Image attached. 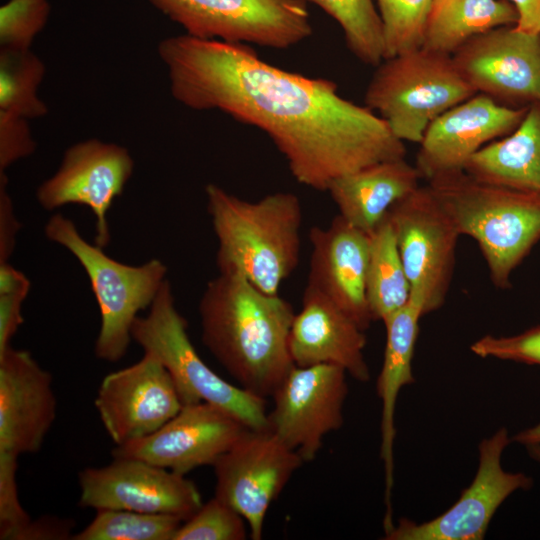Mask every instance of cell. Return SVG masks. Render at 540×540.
<instances>
[{
  "mask_svg": "<svg viewBox=\"0 0 540 540\" xmlns=\"http://www.w3.org/2000/svg\"><path fill=\"white\" fill-rule=\"evenodd\" d=\"M365 91V105L403 142L420 143L430 123L476 91L452 56L424 48L384 59Z\"/></svg>",
  "mask_w": 540,
  "mask_h": 540,
  "instance_id": "cell-7",
  "label": "cell"
},
{
  "mask_svg": "<svg viewBox=\"0 0 540 540\" xmlns=\"http://www.w3.org/2000/svg\"><path fill=\"white\" fill-rule=\"evenodd\" d=\"M7 185L6 172H0V264L9 262L20 230Z\"/></svg>",
  "mask_w": 540,
  "mask_h": 540,
  "instance_id": "cell-37",
  "label": "cell"
},
{
  "mask_svg": "<svg viewBox=\"0 0 540 540\" xmlns=\"http://www.w3.org/2000/svg\"><path fill=\"white\" fill-rule=\"evenodd\" d=\"M18 457L0 453V539L18 540L31 521L18 496Z\"/></svg>",
  "mask_w": 540,
  "mask_h": 540,
  "instance_id": "cell-35",
  "label": "cell"
},
{
  "mask_svg": "<svg viewBox=\"0 0 540 540\" xmlns=\"http://www.w3.org/2000/svg\"><path fill=\"white\" fill-rule=\"evenodd\" d=\"M198 311L202 342L216 360L240 387L272 396L295 366L289 352L291 303L240 273H219L207 283Z\"/></svg>",
  "mask_w": 540,
  "mask_h": 540,
  "instance_id": "cell-2",
  "label": "cell"
},
{
  "mask_svg": "<svg viewBox=\"0 0 540 540\" xmlns=\"http://www.w3.org/2000/svg\"><path fill=\"white\" fill-rule=\"evenodd\" d=\"M517 11L515 27L527 33H540V0H508Z\"/></svg>",
  "mask_w": 540,
  "mask_h": 540,
  "instance_id": "cell-39",
  "label": "cell"
},
{
  "mask_svg": "<svg viewBox=\"0 0 540 540\" xmlns=\"http://www.w3.org/2000/svg\"><path fill=\"white\" fill-rule=\"evenodd\" d=\"M94 405L116 446L154 433L183 407L171 375L147 352L136 363L107 374Z\"/></svg>",
  "mask_w": 540,
  "mask_h": 540,
  "instance_id": "cell-16",
  "label": "cell"
},
{
  "mask_svg": "<svg viewBox=\"0 0 540 540\" xmlns=\"http://www.w3.org/2000/svg\"><path fill=\"white\" fill-rule=\"evenodd\" d=\"M433 0H377L385 59L422 48Z\"/></svg>",
  "mask_w": 540,
  "mask_h": 540,
  "instance_id": "cell-30",
  "label": "cell"
},
{
  "mask_svg": "<svg viewBox=\"0 0 540 540\" xmlns=\"http://www.w3.org/2000/svg\"><path fill=\"white\" fill-rule=\"evenodd\" d=\"M346 375L334 364L294 366L272 395L268 430L304 462L313 460L324 437L343 425Z\"/></svg>",
  "mask_w": 540,
  "mask_h": 540,
  "instance_id": "cell-12",
  "label": "cell"
},
{
  "mask_svg": "<svg viewBox=\"0 0 540 540\" xmlns=\"http://www.w3.org/2000/svg\"><path fill=\"white\" fill-rule=\"evenodd\" d=\"M307 284L348 314L364 331L373 321L366 294L370 234L340 215L327 227L314 226Z\"/></svg>",
  "mask_w": 540,
  "mask_h": 540,
  "instance_id": "cell-20",
  "label": "cell"
},
{
  "mask_svg": "<svg viewBox=\"0 0 540 540\" xmlns=\"http://www.w3.org/2000/svg\"><path fill=\"white\" fill-rule=\"evenodd\" d=\"M200 39L287 49L312 35L306 0H149Z\"/></svg>",
  "mask_w": 540,
  "mask_h": 540,
  "instance_id": "cell-8",
  "label": "cell"
},
{
  "mask_svg": "<svg viewBox=\"0 0 540 540\" xmlns=\"http://www.w3.org/2000/svg\"><path fill=\"white\" fill-rule=\"evenodd\" d=\"M470 350L481 358L540 365V325L512 336L485 335Z\"/></svg>",
  "mask_w": 540,
  "mask_h": 540,
  "instance_id": "cell-34",
  "label": "cell"
},
{
  "mask_svg": "<svg viewBox=\"0 0 540 540\" xmlns=\"http://www.w3.org/2000/svg\"><path fill=\"white\" fill-rule=\"evenodd\" d=\"M366 294L373 321H385L411 299L393 227L387 217L369 233Z\"/></svg>",
  "mask_w": 540,
  "mask_h": 540,
  "instance_id": "cell-26",
  "label": "cell"
},
{
  "mask_svg": "<svg viewBox=\"0 0 540 540\" xmlns=\"http://www.w3.org/2000/svg\"><path fill=\"white\" fill-rule=\"evenodd\" d=\"M45 71L44 62L31 50H1L0 112L27 120L44 117L48 107L38 90Z\"/></svg>",
  "mask_w": 540,
  "mask_h": 540,
  "instance_id": "cell-27",
  "label": "cell"
},
{
  "mask_svg": "<svg viewBox=\"0 0 540 540\" xmlns=\"http://www.w3.org/2000/svg\"><path fill=\"white\" fill-rule=\"evenodd\" d=\"M135 163L129 150L113 142L90 138L69 146L55 173L36 189L38 204L47 211L76 204L96 218L95 244L110 240L107 214L131 178Z\"/></svg>",
  "mask_w": 540,
  "mask_h": 540,
  "instance_id": "cell-13",
  "label": "cell"
},
{
  "mask_svg": "<svg viewBox=\"0 0 540 540\" xmlns=\"http://www.w3.org/2000/svg\"><path fill=\"white\" fill-rule=\"evenodd\" d=\"M421 178L417 167L405 158L387 160L336 178L327 192L338 215L370 233L395 203L420 186Z\"/></svg>",
  "mask_w": 540,
  "mask_h": 540,
  "instance_id": "cell-22",
  "label": "cell"
},
{
  "mask_svg": "<svg viewBox=\"0 0 540 540\" xmlns=\"http://www.w3.org/2000/svg\"><path fill=\"white\" fill-rule=\"evenodd\" d=\"M184 520L175 515L129 510H97L94 519L72 540H173Z\"/></svg>",
  "mask_w": 540,
  "mask_h": 540,
  "instance_id": "cell-29",
  "label": "cell"
},
{
  "mask_svg": "<svg viewBox=\"0 0 540 540\" xmlns=\"http://www.w3.org/2000/svg\"><path fill=\"white\" fill-rule=\"evenodd\" d=\"M70 520L43 517L32 520L20 534L18 540L71 539Z\"/></svg>",
  "mask_w": 540,
  "mask_h": 540,
  "instance_id": "cell-38",
  "label": "cell"
},
{
  "mask_svg": "<svg viewBox=\"0 0 540 540\" xmlns=\"http://www.w3.org/2000/svg\"><path fill=\"white\" fill-rule=\"evenodd\" d=\"M505 427L483 439L472 483L444 513L423 523L402 518L385 532V540H481L500 505L515 491L528 490L531 477L505 471L503 451L511 442Z\"/></svg>",
  "mask_w": 540,
  "mask_h": 540,
  "instance_id": "cell-11",
  "label": "cell"
},
{
  "mask_svg": "<svg viewBox=\"0 0 540 540\" xmlns=\"http://www.w3.org/2000/svg\"><path fill=\"white\" fill-rule=\"evenodd\" d=\"M205 194L219 273H240L263 292L279 294L300 259L299 197L280 191L248 201L214 183L205 187Z\"/></svg>",
  "mask_w": 540,
  "mask_h": 540,
  "instance_id": "cell-3",
  "label": "cell"
},
{
  "mask_svg": "<svg viewBox=\"0 0 540 540\" xmlns=\"http://www.w3.org/2000/svg\"><path fill=\"white\" fill-rule=\"evenodd\" d=\"M44 234L68 250L88 276L100 312L96 357L110 363L119 361L132 341L131 329L138 313L151 306L167 280V266L157 258L141 265L119 262L104 248L84 239L75 223L60 213L48 219Z\"/></svg>",
  "mask_w": 540,
  "mask_h": 540,
  "instance_id": "cell-5",
  "label": "cell"
},
{
  "mask_svg": "<svg viewBox=\"0 0 540 540\" xmlns=\"http://www.w3.org/2000/svg\"><path fill=\"white\" fill-rule=\"evenodd\" d=\"M529 455L540 464V445L526 446Z\"/></svg>",
  "mask_w": 540,
  "mask_h": 540,
  "instance_id": "cell-41",
  "label": "cell"
},
{
  "mask_svg": "<svg viewBox=\"0 0 540 540\" xmlns=\"http://www.w3.org/2000/svg\"><path fill=\"white\" fill-rule=\"evenodd\" d=\"M28 121L0 112V172L35 152L36 142Z\"/></svg>",
  "mask_w": 540,
  "mask_h": 540,
  "instance_id": "cell-36",
  "label": "cell"
},
{
  "mask_svg": "<svg viewBox=\"0 0 540 540\" xmlns=\"http://www.w3.org/2000/svg\"><path fill=\"white\" fill-rule=\"evenodd\" d=\"M248 429L210 403L184 405L154 433L115 446L112 456L142 460L185 475L200 466H213Z\"/></svg>",
  "mask_w": 540,
  "mask_h": 540,
  "instance_id": "cell-17",
  "label": "cell"
},
{
  "mask_svg": "<svg viewBox=\"0 0 540 540\" xmlns=\"http://www.w3.org/2000/svg\"><path fill=\"white\" fill-rule=\"evenodd\" d=\"M157 52L177 102L260 129L308 188L327 191L340 176L405 158L386 121L342 97L332 80L280 69L249 45L188 34L163 39Z\"/></svg>",
  "mask_w": 540,
  "mask_h": 540,
  "instance_id": "cell-1",
  "label": "cell"
},
{
  "mask_svg": "<svg viewBox=\"0 0 540 540\" xmlns=\"http://www.w3.org/2000/svg\"><path fill=\"white\" fill-rule=\"evenodd\" d=\"M49 14L48 0H8L0 8L1 50H30Z\"/></svg>",
  "mask_w": 540,
  "mask_h": 540,
  "instance_id": "cell-32",
  "label": "cell"
},
{
  "mask_svg": "<svg viewBox=\"0 0 540 540\" xmlns=\"http://www.w3.org/2000/svg\"><path fill=\"white\" fill-rule=\"evenodd\" d=\"M425 315L422 305L414 300L389 316L382 368L377 380V394L382 402L380 457L385 472V519H392L393 445L396 435L395 407L402 387L415 382L412 359L419 331V320Z\"/></svg>",
  "mask_w": 540,
  "mask_h": 540,
  "instance_id": "cell-23",
  "label": "cell"
},
{
  "mask_svg": "<svg viewBox=\"0 0 540 540\" xmlns=\"http://www.w3.org/2000/svg\"><path fill=\"white\" fill-rule=\"evenodd\" d=\"M246 524L235 509L214 496L181 524L173 540H244Z\"/></svg>",
  "mask_w": 540,
  "mask_h": 540,
  "instance_id": "cell-31",
  "label": "cell"
},
{
  "mask_svg": "<svg viewBox=\"0 0 540 540\" xmlns=\"http://www.w3.org/2000/svg\"><path fill=\"white\" fill-rule=\"evenodd\" d=\"M452 59L476 93L512 108L540 102V33L497 27L467 41Z\"/></svg>",
  "mask_w": 540,
  "mask_h": 540,
  "instance_id": "cell-15",
  "label": "cell"
},
{
  "mask_svg": "<svg viewBox=\"0 0 540 540\" xmlns=\"http://www.w3.org/2000/svg\"><path fill=\"white\" fill-rule=\"evenodd\" d=\"M387 217L411 287L425 315L445 302L460 237L428 185L419 186L395 203Z\"/></svg>",
  "mask_w": 540,
  "mask_h": 540,
  "instance_id": "cell-9",
  "label": "cell"
},
{
  "mask_svg": "<svg viewBox=\"0 0 540 540\" xmlns=\"http://www.w3.org/2000/svg\"><path fill=\"white\" fill-rule=\"evenodd\" d=\"M29 278L9 262L0 264V352L23 323L22 305L30 291Z\"/></svg>",
  "mask_w": 540,
  "mask_h": 540,
  "instance_id": "cell-33",
  "label": "cell"
},
{
  "mask_svg": "<svg viewBox=\"0 0 540 540\" xmlns=\"http://www.w3.org/2000/svg\"><path fill=\"white\" fill-rule=\"evenodd\" d=\"M511 440L525 446L540 445V422L530 428L518 432Z\"/></svg>",
  "mask_w": 540,
  "mask_h": 540,
  "instance_id": "cell-40",
  "label": "cell"
},
{
  "mask_svg": "<svg viewBox=\"0 0 540 540\" xmlns=\"http://www.w3.org/2000/svg\"><path fill=\"white\" fill-rule=\"evenodd\" d=\"M132 340L154 355L171 375L184 405L207 402L224 409L252 430H268L266 398L235 386L205 364L187 333L166 280L145 316H138Z\"/></svg>",
  "mask_w": 540,
  "mask_h": 540,
  "instance_id": "cell-6",
  "label": "cell"
},
{
  "mask_svg": "<svg viewBox=\"0 0 540 540\" xmlns=\"http://www.w3.org/2000/svg\"><path fill=\"white\" fill-rule=\"evenodd\" d=\"M527 109L474 94L430 123L419 143L415 166L427 181L465 171L470 158L481 148L513 132Z\"/></svg>",
  "mask_w": 540,
  "mask_h": 540,
  "instance_id": "cell-18",
  "label": "cell"
},
{
  "mask_svg": "<svg viewBox=\"0 0 540 540\" xmlns=\"http://www.w3.org/2000/svg\"><path fill=\"white\" fill-rule=\"evenodd\" d=\"M461 235L473 238L493 284L511 287V275L540 241V194L486 183L465 171L428 181Z\"/></svg>",
  "mask_w": 540,
  "mask_h": 540,
  "instance_id": "cell-4",
  "label": "cell"
},
{
  "mask_svg": "<svg viewBox=\"0 0 540 540\" xmlns=\"http://www.w3.org/2000/svg\"><path fill=\"white\" fill-rule=\"evenodd\" d=\"M79 506L169 514L189 519L203 504L185 475L137 459L114 458L106 466L78 475Z\"/></svg>",
  "mask_w": 540,
  "mask_h": 540,
  "instance_id": "cell-14",
  "label": "cell"
},
{
  "mask_svg": "<svg viewBox=\"0 0 540 540\" xmlns=\"http://www.w3.org/2000/svg\"><path fill=\"white\" fill-rule=\"evenodd\" d=\"M364 330L331 299L306 284L302 307L295 313L289 352L295 366L334 364L354 379L367 382L370 370L364 356Z\"/></svg>",
  "mask_w": 540,
  "mask_h": 540,
  "instance_id": "cell-21",
  "label": "cell"
},
{
  "mask_svg": "<svg viewBox=\"0 0 540 540\" xmlns=\"http://www.w3.org/2000/svg\"><path fill=\"white\" fill-rule=\"evenodd\" d=\"M340 25L350 52L376 67L385 59L382 22L372 0H309Z\"/></svg>",
  "mask_w": 540,
  "mask_h": 540,
  "instance_id": "cell-28",
  "label": "cell"
},
{
  "mask_svg": "<svg viewBox=\"0 0 540 540\" xmlns=\"http://www.w3.org/2000/svg\"><path fill=\"white\" fill-rule=\"evenodd\" d=\"M303 462L269 430L248 429L213 464L215 496L245 519L251 539L261 540L271 503Z\"/></svg>",
  "mask_w": 540,
  "mask_h": 540,
  "instance_id": "cell-10",
  "label": "cell"
},
{
  "mask_svg": "<svg viewBox=\"0 0 540 540\" xmlns=\"http://www.w3.org/2000/svg\"><path fill=\"white\" fill-rule=\"evenodd\" d=\"M52 375L30 352H0V453L37 452L56 418Z\"/></svg>",
  "mask_w": 540,
  "mask_h": 540,
  "instance_id": "cell-19",
  "label": "cell"
},
{
  "mask_svg": "<svg viewBox=\"0 0 540 540\" xmlns=\"http://www.w3.org/2000/svg\"><path fill=\"white\" fill-rule=\"evenodd\" d=\"M517 20L508 0H433L422 48L452 56L473 37Z\"/></svg>",
  "mask_w": 540,
  "mask_h": 540,
  "instance_id": "cell-25",
  "label": "cell"
},
{
  "mask_svg": "<svg viewBox=\"0 0 540 540\" xmlns=\"http://www.w3.org/2000/svg\"><path fill=\"white\" fill-rule=\"evenodd\" d=\"M465 172L477 180L540 194V102L509 135L481 148Z\"/></svg>",
  "mask_w": 540,
  "mask_h": 540,
  "instance_id": "cell-24",
  "label": "cell"
}]
</instances>
